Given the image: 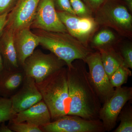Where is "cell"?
<instances>
[{
	"label": "cell",
	"instance_id": "obj_2",
	"mask_svg": "<svg viewBox=\"0 0 132 132\" xmlns=\"http://www.w3.org/2000/svg\"><path fill=\"white\" fill-rule=\"evenodd\" d=\"M33 32L38 36L39 45L64 61L68 67L76 60L85 61L88 55L93 52L91 47L86 46L68 33L39 29H35Z\"/></svg>",
	"mask_w": 132,
	"mask_h": 132
},
{
	"label": "cell",
	"instance_id": "obj_6",
	"mask_svg": "<svg viewBox=\"0 0 132 132\" xmlns=\"http://www.w3.org/2000/svg\"><path fill=\"white\" fill-rule=\"evenodd\" d=\"M88 66V77L101 103L104 104L113 94L115 88L111 85L109 77L102 65L98 51L90 53L85 60Z\"/></svg>",
	"mask_w": 132,
	"mask_h": 132
},
{
	"label": "cell",
	"instance_id": "obj_22",
	"mask_svg": "<svg viewBox=\"0 0 132 132\" xmlns=\"http://www.w3.org/2000/svg\"><path fill=\"white\" fill-rule=\"evenodd\" d=\"M121 42L116 46V48L123 58L125 65L132 69V43L130 42L122 43Z\"/></svg>",
	"mask_w": 132,
	"mask_h": 132
},
{
	"label": "cell",
	"instance_id": "obj_25",
	"mask_svg": "<svg viewBox=\"0 0 132 132\" xmlns=\"http://www.w3.org/2000/svg\"><path fill=\"white\" fill-rule=\"evenodd\" d=\"M55 6L57 11L67 12L75 15L69 0H54Z\"/></svg>",
	"mask_w": 132,
	"mask_h": 132
},
{
	"label": "cell",
	"instance_id": "obj_12",
	"mask_svg": "<svg viewBox=\"0 0 132 132\" xmlns=\"http://www.w3.org/2000/svg\"><path fill=\"white\" fill-rule=\"evenodd\" d=\"M10 98L12 102V113L14 115L43 100L35 81L26 76L21 87Z\"/></svg>",
	"mask_w": 132,
	"mask_h": 132
},
{
	"label": "cell",
	"instance_id": "obj_1",
	"mask_svg": "<svg viewBox=\"0 0 132 132\" xmlns=\"http://www.w3.org/2000/svg\"><path fill=\"white\" fill-rule=\"evenodd\" d=\"M67 71L69 97L67 114L87 120L100 119L101 103L90 82L85 61L76 60L71 67H67Z\"/></svg>",
	"mask_w": 132,
	"mask_h": 132
},
{
	"label": "cell",
	"instance_id": "obj_13",
	"mask_svg": "<svg viewBox=\"0 0 132 132\" xmlns=\"http://www.w3.org/2000/svg\"><path fill=\"white\" fill-rule=\"evenodd\" d=\"M30 29L23 28L14 34L15 47L19 65L22 68L26 59L39 45L38 36Z\"/></svg>",
	"mask_w": 132,
	"mask_h": 132
},
{
	"label": "cell",
	"instance_id": "obj_7",
	"mask_svg": "<svg viewBox=\"0 0 132 132\" xmlns=\"http://www.w3.org/2000/svg\"><path fill=\"white\" fill-rule=\"evenodd\" d=\"M43 132H104L100 120H87L77 116H61L40 127Z\"/></svg>",
	"mask_w": 132,
	"mask_h": 132
},
{
	"label": "cell",
	"instance_id": "obj_5",
	"mask_svg": "<svg viewBox=\"0 0 132 132\" xmlns=\"http://www.w3.org/2000/svg\"><path fill=\"white\" fill-rule=\"evenodd\" d=\"M65 66V62L53 53L46 54L36 50L26 59L22 68L26 76L39 84Z\"/></svg>",
	"mask_w": 132,
	"mask_h": 132
},
{
	"label": "cell",
	"instance_id": "obj_18",
	"mask_svg": "<svg viewBox=\"0 0 132 132\" xmlns=\"http://www.w3.org/2000/svg\"><path fill=\"white\" fill-rule=\"evenodd\" d=\"M120 36L108 28L102 27L95 34L90 41V47L97 50L99 48L117 46L121 41Z\"/></svg>",
	"mask_w": 132,
	"mask_h": 132
},
{
	"label": "cell",
	"instance_id": "obj_23",
	"mask_svg": "<svg viewBox=\"0 0 132 132\" xmlns=\"http://www.w3.org/2000/svg\"><path fill=\"white\" fill-rule=\"evenodd\" d=\"M8 126L13 132H43L40 127L26 122L17 123L10 120Z\"/></svg>",
	"mask_w": 132,
	"mask_h": 132
},
{
	"label": "cell",
	"instance_id": "obj_20",
	"mask_svg": "<svg viewBox=\"0 0 132 132\" xmlns=\"http://www.w3.org/2000/svg\"><path fill=\"white\" fill-rule=\"evenodd\" d=\"M132 75L130 68L122 65L117 69L109 77L110 82L114 88L121 87L127 82L129 76Z\"/></svg>",
	"mask_w": 132,
	"mask_h": 132
},
{
	"label": "cell",
	"instance_id": "obj_31",
	"mask_svg": "<svg viewBox=\"0 0 132 132\" xmlns=\"http://www.w3.org/2000/svg\"><path fill=\"white\" fill-rule=\"evenodd\" d=\"M5 70L4 62H3L2 55L1 52H0V76L1 75Z\"/></svg>",
	"mask_w": 132,
	"mask_h": 132
},
{
	"label": "cell",
	"instance_id": "obj_4",
	"mask_svg": "<svg viewBox=\"0 0 132 132\" xmlns=\"http://www.w3.org/2000/svg\"><path fill=\"white\" fill-rule=\"evenodd\" d=\"M94 18L100 27L108 28L120 36L132 39V15L121 0H106Z\"/></svg>",
	"mask_w": 132,
	"mask_h": 132
},
{
	"label": "cell",
	"instance_id": "obj_9",
	"mask_svg": "<svg viewBox=\"0 0 132 132\" xmlns=\"http://www.w3.org/2000/svg\"><path fill=\"white\" fill-rule=\"evenodd\" d=\"M132 98V87L121 86L115 88L113 94L103 104L99 113V119L105 131H111L114 128L121 111Z\"/></svg>",
	"mask_w": 132,
	"mask_h": 132
},
{
	"label": "cell",
	"instance_id": "obj_11",
	"mask_svg": "<svg viewBox=\"0 0 132 132\" xmlns=\"http://www.w3.org/2000/svg\"><path fill=\"white\" fill-rule=\"evenodd\" d=\"M40 0H18L8 14L5 27L15 33L21 29L30 28Z\"/></svg>",
	"mask_w": 132,
	"mask_h": 132
},
{
	"label": "cell",
	"instance_id": "obj_27",
	"mask_svg": "<svg viewBox=\"0 0 132 132\" xmlns=\"http://www.w3.org/2000/svg\"><path fill=\"white\" fill-rule=\"evenodd\" d=\"M87 6L94 14L106 0H82Z\"/></svg>",
	"mask_w": 132,
	"mask_h": 132
},
{
	"label": "cell",
	"instance_id": "obj_30",
	"mask_svg": "<svg viewBox=\"0 0 132 132\" xmlns=\"http://www.w3.org/2000/svg\"><path fill=\"white\" fill-rule=\"evenodd\" d=\"M126 5L130 13H132V0H121Z\"/></svg>",
	"mask_w": 132,
	"mask_h": 132
},
{
	"label": "cell",
	"instance_id": "obj_8",
	"mask_svg": "<svg viewBox=\"0 0 132 132\" xmlns=\"http://www.w3.org/2000/svg\"><path fill=\"white\" fill-rule=\"evenodd\" d=\"M57 11L68 32L86 46L90 47L92 37L100 28L94 17H80L67 12Z\"/></svg>",
	"mask_w": 132,
	"mask_h": 132
},
{
	"label": "cell",
	"instance_id": "obj_16",
	"mask_svg": "<svg viewBox=\"0 0 132 132\" xmlns=\"http://www.w3.org/2000/svg\"><path fill=\"white\" fill-rule=\"evenodd\" d=\"M26 75L22 68L4 70L0 76V96L10 98L21 87Z\"/></svg>",
	"mask_w": 132,
	"mask_h": 132
},
{
	"label": "cell",
	"instance_id": "obj_10",
	"mask_svg": "<svg viewBox=\"0 0 132 132\" xmlns=\"http://www.w3.org/2000/svg\"><path fill=\"white\" fill-rule=\"evenodd\" d=\"M30 28L68 33L59 18L54 0L40 1Z\"/></svg>",
	"mask_w": 132,
	"mask_h": 132
},
{
	"label": "cell",
	"instance_id": "obj_24",
	"mask_svg": "<svg viewBox=\"0 0 132 132\" xmlns=\"http://www.w3.org/2000/svg\"><path fill=\"white\" fill-rule=\"evenodd\" d=\"M76 15L80 17H94V14L82 0H69Z\"/></svg>",
	"mask_w": 132,
	"mask_h": 132
},
{
	"label": "cell",
	"instance_id": "obj_19",
	"mask_svg": "<svg viewBox=\"0 0 132 132\" xmlns=\"http://www.w3.org/2000/svg\"><path fill=\"white\" fill-rule=\"evenodd\" d=\"M120 123L114 132H132V108L130 105L123 107L118 116Z\"/></svg>",
	"mask_w": 132,
	"mask_h": 132
},
{
	"label": "cell",
	"instance_id": "obj_28",
	"mask_svg": "<svg viewBox=\"0 0 132 132\" xmlns=\"http://www.w3.org/2000/svg\"><path fill=\"white\" fill-rule=\"evenodd\" d=\"M8 14L5 13L0 15V36L1 35L6 27L7 21Z\"/></svg>",
	"mask_w": 132,
	"mask_h": 132
},
{
	"label": "cell",
	"instance_id": "obj_21",
	"mask_svg": "<svg viewBox=\"0 0 132 132\" xmlns=\"http://www.w3.org/2000/svg\"><path fill=\"white\" fill-rule=\"evenodd\" d=\"M14 116L12 112L10 99L0 97V123L10 120Z\"/></svg>",
	"mask_w": 132,
	"mask_h": 132
},
{
	"label": "cell",
	"instance_id": "obj_26",
	"mask_svg": "<svg viewBox=\"0 0 132 132\" xmlns=\"http://www.w3.org/2000/svg\"><path fill=\"white\" fill-rule=\"evenodd\" d=\"M18 0H0V15L9 13Z\"/></svg>",
	"mask_w": 132,
	"mask_h": 132
},
{
	"label": "cell",
	"instance_id": "obj_29",
	"mask_svg": "<svg viewBox=\"0 0 132 132\" xmlns=\"http://www.w3.org/2000/svg\"><path fill=\"white\" fill-rule=\"evenodd\" d=\"M0 132H13L10 130L8 125H6L5 122L1 123Z\"/></svg>",
	"mask_w": 132,
	"mask_h": 132
},
{
	"label": "cell",
	"instance_id": "obj_17",
	"mask_svg": "<svg viewBox=\"0 0 132 132\" xmlns=\"http://www.w3.org/2000/svg\"><path fill=\"white\" fill-rule=\"evenodd\" d=\"M96 50L100 53L102 65L109 78L120 66L125 65L123 58L116 46L99 48Z\"/></svg>",
	"mask_w": 132,
	"mask_h": 132
},
{
	"label": "cell",
	"instance_id": "obj_3",
	"mask_svg": "<svg viewBox=\"0 0 132 132\" xmlns=\"http://www.w3.org/2000/svg\"><path fill=\"white\" fill-rule=\"evenodd\" d=\"M36 85L49 109L52 121L67 114L69 97L67 67L59 69Z\"/></svg>",
	"mask_w": 132,
	"mask_h": 132
},
{
	"label": "cell",
	"instance_id": "obj_15",
	"mask_svg": "<svg viewBox=\"0 0 132 132\" xmlns=\"http://www.w3.org/2000/svg\"><path fill=\"white\" fill-rule=\"evenodd\" d=\"M14 33L5 27L0 36V52L5 70L11 71L22 68L19 65L14 43Z\"/></svg>",
	"mask_w": 132,
	"mask_h": 132
},
{
	"label": "cell",
	"instance_id": "obj_14",
	"mask_svg": "<svg viewBox=\"0 0 132 132\" xmlns=\"http://www.w3.org/2000/svg\"><path fill=\"white\" fill-rule=\"evenodd\" d=\"M17 123L26 122L41 127L52 121L50 112L43 100L15 114L10 120Z\"/></svg>",
	"mask_w": 132,
	"mask_h": 132
}]
</instances>
